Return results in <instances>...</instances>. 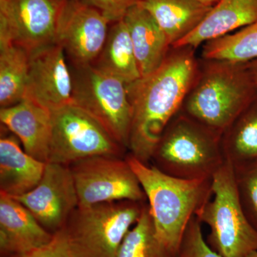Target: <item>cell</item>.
I'll return each mask as SVG.
<instances>
[{
	"label": "cell",
	"instance_id": "27",
	"mask_svg": "<svg viewBox=\"0 0 257 257\" xmlns=\"http://www.w3.org/2000/svg\"><path fill=\"white\" fill-rule=\"evenodd\" d=\"M83 4L92 7L104 15L109 23L124 19L128 10L138 4L139 0H79Z\"/></svg>",
	"mask_w": 257,
	"mask_h": 257
},
{
	"label": "cell",
	"instance_id": "26",
	"mask_svg": "<svg viewBox=\"0 0 257 257\" xmlns=\"http://www.w3.org/2000/svg\"><path fill=\"white\" fill-rule=\"evenodd\" d=\"M177 257H222L211 249L204 239L202 223L197 216L189 221L184 232Z\"/></svg>",
	"mask_w": 257,
	"mask_h": 257
},
{
	"label": "cell",
	"instance_id": "19",
	"mask_svg": "<svg viewBox=\"0 0 257 257\" xmlns=\"http://www.w3.org/2000/svg\"><path fill=\"white\" fill-rule=\"evenodd\" d=\"M173 47L202 23L213 6L198 0H139Z\"/></svg>",
	"mask_w": 257,
	"mask_h": 257
},
{
	"label": "cell",
	"instance_id": "23",
	"mask_svg": "<svg viewBox=\"0 0 257 257\" xmlns=\"http://www.w3.org/2000/svg\"><path fill=\"white\" fill-rule=\"evenodd\" d=\"M202 59L246 64L257 60V21L203 45Z\"/></svg>",
	"mask_w": 257,
	"mask_h": 257
},
{
	"label": "cell",
	"instance_id": "4",
	"mask_svg": "<svg viewBox=\"0 0 257 257\" xmlns=\"http://www.w3.org/2000/svg\"><path fill=\"white\" fill-rule=\"evenodd\" d=\"M221 138L180 111L155 147L150 164L176 178L211 179L224 163Z\"/></svg>",
	"mask_w": 257,
	"mask_h": 257
},
{
	"label": "cell",
	"instance_id": "16",
	"mask_svg": "<svg viewBox=\"0 0 257 257\" xmlns=\"http://www.w3.org/2000/svg\"><path fill=\"white\" fill-rule=\"evenodd\" d=\"M123 20L130 32L141 77H145L162 65L172 46L156 20L140 5L132 7Z\"/></svg>",
	"mask_w": 257,
	"mask_h": 257
},
{
	"label": "cell",
	"instance_id": "25",
	"mask_svg": "<svg viewBox=\"0 0 257 257\" xmlns=\"http://www.w3.org/2000/svg\"><path fill=\"white\" fill-rule=\"evenodd\" d=\"M234 168L241 207L257 231V160Z\"/></svg>",
	"mask_w": 257,
	"mask_h": 257
},
{
	"label": "cell",
	"instance_id": "18",
	"mask_svg": "<svg viewBox=\"0 0 257 257\" xmlns=\"http://www.w3.org/2000/svg\"><path fill=\"white\" fill-rule=\"evenodd\" d=\"M47 163L30 156L20 147L15 135L0 139V192L18 197L35 188Z\"/></svg>",
	"mask_w": 257,
	"mask_h": 257
},
{
	"label": "cell",
	"instance_id": "5",
	"mask_svg": "<svg viewBox=\"0 0 257 257\" xmlns=\"http://www.w3.org/2000/svg\"><path fill=\"white\" fill-rule=\"evenodd\" d=\"M212 196L196 214L210 229L207 243L222 257H247L257 251V231L243 212L234 168L225 160L211 178Z\"/></svg>",
	"mask_w": 257,
	"mask_h": 257
},
{
	"label": "cell",
	"instance_id": "21",
	"mask_svg": "<svg viewBox=\"0 0 257 257\" xmlns=\"http://www.w3.org/2000/svg\"><path fill=\"white\" fill-rule=\"evenodd\" d=\"M224 160L234 167L257 160V94L221 138Z\"/></svg>",
	"mask_w": 257,
	"mask_h": 257
},
{
	"label": "cell",
	"instance_id": "6",
	"mask_svg": "<svg viewBox=\"0 0 257 257\" xmlns=\"http://www.w3.org/2000/svg\"><path fill=\"white\" fill-rule=\"evenodd\" d=\"M147 202L122 200L78 206L63 227L72 257H114Z\"/></svg>",
	"mask_w": 257,
	"mask_h": 257
},
{
	"label": "cell",
	"instance_id": "15",
	"mask_svg": "<svg viewBox=\"0 0 257 257\" xmlns=\"http://www.w3.org/2000/svg\"><path fill=\"white\" fill-rule=\"evenodd\" d=\"M2 125L21 142L24 150L48 163L52 140V111L24 98L15 105L0 109Z\"/></svg>",
	"mask_w": 257,
	"mask_h": 257
},
{
	"label": "cell",
	"instance_id": "30",
	"mask_svg": "<svg viewBox=\"0 0 257 257\" xmlns=\"http://www.w3.org/2000/svg\"><path fill=\"white\" fill-rule=\"evenodd\" d=\"M198 1L202 2L204 4L210 5V6H214L219 2V0H198Z\"/></svg>",
	"mask_w": 257,
	"mask_h": 257
},
{
	"label": "cell",
	"instance_id": "1",
	"mask_svg": "<svg viewBox=\"0 0 257 257\" xmlns=\"http://www.w3.org/2000/svg\"><path fill=\"white\" fill-rule=\"evenodd\" d=\"M192 47H172L155 72L126 84L132 109L128 151L150 165L157 143L180 111L199 66Z\"/></svg>",
	"mask_w": 257,
	"mask_h": 257
},
{
	"label": "cell",
	"instance_id": "9",
	"mask_svg": "<svg viewBox=\"0 0 257 257\" xmlns=\"http://www.w3.org/2000/svg\"><path fill=\"white\" fill-rule=\"evenodd\" d=\"M79 206L130 200L147 202L138 177L122 157H89L69 166Z\"/></svg>",
	"mask_w": 257,
	"mask_h": 257
},
{
	"label": "cell",
	"instance_id": "8",
	"mask_svg": "<svg viewBox=\"0 0 257 257\" xmlns=\"http://www.w3.org/2000/svg\"><path fill=\"white\" fill-rule=\"evenodd\" d=\"M72 103L93 116L128 150L132 109L126 84L93 65L74 67Z\"/></svg>",
	"mask_w": 257,
	"mask_h": 257
},
{
	"label": "cell",
	"instance_id": "2",
	"mask_svg": "<svg viewBox=\"0 0 257 257\" xmlns=\"http://www.w3.org/2000/svg\"><path fill=\"white\" fill-rule=\"evenodd\" d=\"M256 94L246 63L201 58L180 111L221 138Z\"/></svg>",
	"mask_w": 257,
	"mask_h": 257
},
{
	"label": "cell",
	"instance_id": "7",
	"mask_svg": "<svg viewBox=\"0 0 257 257\" xmlns=\"http://www.w3.org/2000/svg\"><path fill=\"white\" fill-rule=\"evenodd\" d=\"M52 125L48 163L70 166L89 157L126 156L127 150L73 103L52 111Z\"/></svg>",
	"mask_w": 257,
	"mask_h": 257
},
{
	"label": "cell",
	"instance_id": "24",
	"mask_svg": "<svg viewBox=\"0 0 257 257\" xmlns=\"http://www.w3.org/2000/svg\"><path fill=\"white\" fill-rule=\"evenodd\" d=\"M114 257H177L157 236L148 203L128 231Z\"/></svg>",
	"mask_w": 257,
	"mask_h": 257
},
{
	"label": "cell",
	"instance_id": "20",
	"mask_svg": "<svg viewBox=\"0 0 257 257\" xmlns=\"http://www.w3.org/2000/svg\"><path fill=\"white\" fill-rule=\"evenodd\" d=\"M94 67L122 80L125 84L141 77L130 32L124 20L112 23Z\"/></svg>",
	"mask_w": 257,
	"mask_h": 257
},
{
	"label": "cell",
	"instance_id": "3",
	"mask_svg": "<svg viewBox=\"0 0 257 257\" xmlns=\"http://www.w3.org/2000/svg\"><path fill=\"white\" fill-rule=\"evenodd\" d=\"M126 160L145 193L159 239L177 254L189 221L212 196L211 179L176 178L128 153Z\"/></svg>",
	"mask_w": 257,
	"mask_h": 257
},
{
	"label": "cell",
	"instance_id": "13",
	"mask_svg": "<svg viewBox=\"0 0 257 257\" xmlns=\"http://www.w3.org/2000/svg\"><path fill=\"white\" fill-rule=\"evenodd\" d=\"M73 79L63 47L57 43L30 53L24 98L51 111L72 103Z\"/></svg>",
	"mask_w": 257,
	"mask_h": 257
},
{
	"label": "cell",
	"instance_id": "11",
	"mask_svg": "<svg viewBox=\"0 0 257 257\" xmlns=\"http://www.w3.org/2000/svg\"><path fill=\"white\" fill-rule=\"evenodd\" d=\"M31 212L51 234L64 227L79 206L78 196L69 166L47 163L41 180L28 193L13 197Z\"/></svg>",
	"mask_w": 257,
	"mask_h": 257
},
{
	"label": "cell",
	"instance_id": "14",
	"mask_svg": "<svg viewBox=\"0 0 257 257\" xmlns=\"http://www.w3.org/2000/svg\"><path fill=\"white\" fill-rule=\"evenodd\" d=\"M53 235L13 197L0 192V257H18L47 244Z\"/></svg>",
	"mask_w": 257,
	"mask_h": 257
},
{
	"label": "cell",
	"instance_id": "17",
	"mask_svg": "<svg viewBox=\"0 0 257 257\" xmlns=\"http://www.w3.org/2000/svg\"><path fill=\"white\" fill-rule=\"evenodd\" d=\"M257 21V0H219L194 31L172 47L200 45Z\"/></svg>",
	"mask_w": 257,
	"mask_h": 257
},
{
	"label": "cell",
	"instance_id": "22",
	"mask_svg": "<svg viewBox=\"0 0 257 257\" xmlns=\"http://www.w3.org/2000/svg\"><path fill=\"white\" fill-rule=\"evenodd\" d=\"M30 52L10 40L0 39V105L23 100L28 81Z\"/></svg>",
	"mask_w": 257,
	"mask_h": 257
},
{
	"label": "cell",
	"instance_id": "10",
	"mask_svg": "<svg viewBox=\"0 0 257 257\" xmlns=\"http://www.w3.org/2000/svg\"><path fill=\"white\" fill-rule=\"evenodd\" d=\"M68 0H0V39L31 53L57 43Z\"/></svg>",
	"mask_w": 257,
	"mask_h": 257
},
{
	"label": "cell",
	"instance_id": "28",
	"mask_svg": "<svg viewBox=\"0 0 257 257\" xmlns=\"http://www.w3.org/2000/svg\"><path fill=\"white\" fill-rule=\"evenodd\" d=\"M18 257H72L63 228L53 235L50 242L30 252Z\"/></svg>",
	"mask_w": 257,
	"mask_h": 257
},
{
	"label": "cell",
	"instance_id": "12",
	"mask_svg": "<svg viewBox=\"0 0 257 257\" xmlns=\"http://www.w3.org/2000/svg\"><path fill=\"white\" fill-rule=\"evenodd\" d=\"M109 23L99 10L79 0H68L61 19L57 43L74 67L92 65L107 37Z\"/></svg>",
	"mask_w": 257,
	"mask_h": 257
},
{
	"label": "cell",
	"instance_id": "31",
	"mask_svg": "<svg viewBox=\"0 0 257 257\" xmlns=\"http://www.w3.org/2000/svg\"><path fill=\"white\" fill-rule=\"evenodd\" d=\"M247 257H257V251H253L249 255H248Z\"/></svg>",
	"mask_w": 257,
	"mask_h": 257
},
{
	"label": "cell",
	"instance_id": "29",
	"mask_svg": "<svg viewBox=\"0 0 257 257\" xmlns=\"http://www.w3.org/2000/svg\"><path fill=\"white\" fill-rule=\"evenodd\" d=\"M246 65H247L248 71L251 74L253 82L257 86V60L248 62V63H246Z\"/></svg>",
	"mask_w": 257,
	"mask_h": 257
}]
</instances>
